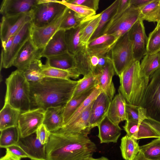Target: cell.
Wrapping results in <instances>:
<instances>
[{
	"instance_id": "23",
	"label": "cell",
	"mask_w": 160,
	"mask_h": 160,
	"mask_svg": "<svg viewBox=\"0 0 160 160\" xmlns=\"http://www.w3.org/2000/svg\"><path fill=\"white\" fill-rule=\"evenodd\" d=\"M126 103L124 98L119 92L112 100L107 117L114 124L119 125L121 122L127 120L126 112Z\"/></svg>"
},
{
	"instance_id": "33",
	"label": "cell",
	"mask_w": 160,
	"mask_h": 160,
	"mask_svg": "<svg viewBox=\"0 0 160 160\" xmlns=\"http://www.w3.org/2000/svg\"><path fill=\"white\" fill-rule=\"evenodd\" d=\"M82 22L75 28L65 31V36L68 51L75 55L81 46L79 44L80 31Z\"/></svg>"
},
{
	"instance_id": "13",
	"label": "cell",
	"mask_w": 160,
	"mask_h": 160,
	"mask_svg": "<svg viewBox=\"0 0 160 160\" xmlns=\"http://www.w3.org/2000/svg\"><path fill=\"white\" fill-rule=\"evenodd\" d=\"M45 111L42 108H36L21 113L18 125L21 138L36 132L38 127L43 123Z\"/></svg>"
},
{
	"instance_id": "39",
	"label": "cell",
	"mask_w": 160,
	"mask_h": 160,
	"mask_svg": "<svg viewBox=\"0 0 160 160\" xmlns=\"http://www.w3.org/2000/svg\"><path fill=\"white\" fill-rule=\"evenodd\" d=\"M78 81V84L72 98L77 97L89 89L98 85L97 75L94 73H91L84 76Z\"/></svg>"
},
{
	"instance_id": "41",
	"label": "cell",
	"mask_w": 160,
	"mask_h": 160,
	"mask_svg": "<svg viewBox=\"0 0 160 160\" xmlns=\"http://www.w3.org/2000/svg\"><path fill=\"white\" fill-rule=\"evenodd\" d=\"M140 151L146 158L160 160V138H157L149 143L140 146Z\"/></svg>"
},
{
	"instance_id": "20",
	"label": "cell",
	"mask_w": 160,
	"mask_h": 160,
	"mask_svg": "<svg viewBox=\"0 0 160 160\" xmlns=\"http://www.w3.org/2000/svg\"><path fill=\"white\" fill-rule=\"evenodd\" d=\"M115 73L112 60L97 72L98 85L102 92L105 93L112 100L115 93V88L112 81Z\"/></svg>"
},
{
	"instance_id": "46",
	"label": "cell",
	"mask_w": 160,
	"mask_h": 160,
	"mask_svg": "<svg viewBox=\"0 0 160 160\" xmlns=\"http://www.w3.org/2000/svg\"><path fill=\"white\" fill-rule=\"evenodd\" d=\"M130 1L131 0H119V3L117 8L110 21L106 25L104 29L110 26L131 6Z\"/></svg>"
},
{
	"instance_id": "9",
	"label": "cell",
	"mask_w": 160,
	"mask_h": 160,
	"mask_svg": "<svg viewBox=\"0 0 160 160\" xmlns=\"http://www.w3.org/2000/svg\"><path fill=\"white\" fill-rule=\"evenodd\" d=\"M140 18L139 9L131 5L117 20L108 27L104 29L102 35H111L118 40L129 31Z\"/></svg>"
},
{
	"instance_id": "30",
	"label": "cell",
	"mask_w": 160,
	"mask_h": 160,
	"mask_svg": "<svg viewBox=\"0 0 160 160\" xmlns=\"http://www.w3.org/2000/svg\"><path fill=\"white\" fill-rule=\"evenodd\" d=\"M139 9L141 19L160 23V0H151Z\"/></svg>"
},
{
	"instance_id": "31",
	"label": "cell",
	"mask_w": 160,
	"mask_h": 160,
	"mask_svg": "<svg viewBox=\"0 0 160 160\" xmlns=\"http://www.w3.org/2000/svg\"><path fill=\"white\" fill-rule=\"evenodd\" d=\"M97 85L89 89L77 97L72 98L64 106L63 113V126L82 102L94 91Z\"/></svg>"
},
{
	"instance_id": "11",
	"label": "cell",
	"mask_w": 160,
	"mask_h": 160,
	"mask_svg": "<svg viewBox=\"0 0 160 160\" xmlns=\"http://www.w3.org/2000/svg\"><path fill=\"white\" fill-rule=\"evenodd\" d=\"M32 24L31 21L26 24L15 35L10 48L7 51H2L1 68H8L12 66L18 54L31 36Z\"/></svg>"
},
{
	"instance_id": "25",
	"label": "cell",
	"mask_w": 160,
	"mask_h": 160,
	"mask_svg": "<svg viewBox=\"0 0 160 160\" xmlns=\"http://www.w3.org/2000/svg\"><path fill=\"white\" fill-rule=\"evenodd\" d=\"M64 106L50 107L45 110L43 124L51 132H56L63 127Z\"/></svg>"
},
{
	"instance_id": "10",
	"label": "cell",
	"mask_w": 160,
	"mask_h": 160,
	"mask_svg": "<svg viewBox=\"0 0 160 160\" xmlns=\"http://www.w3.org/2000/svg\"><path fill=\"white\" fill-rule=\"evenodd\" d=\"M68 8L52 21L43 27L38 28L32 26L30 38L35 46L39 49H43L54 34L59 29L61 23L66 16Z\"/></svg>"
},
{
	"instance_id": "8",
	"label": "cell",
	"mask_w": 160,
	"mask_h": 160,
	"mask_svg": "<svg viewBox=\"0 0 160 160\" xmlns=\"http://www.w3.org/2000/svg\"><path fill=\"white\" fill-rule=\"evenodd\" d=\"M123 128L127 135L137 140L160 138V122L149 117L140 122L127 120Z\"/></svg>"
},
{
	"instance_id": "54",
	"label": "cell",
	"mask_w": 160,
	"mask_h": 160,
	"mask_svg": "<svg viewBox=\"0 0 160 160\" xmlns=\"http://www.w3.org/2000/svg\"><path fill=\"white\" fill-rule=\"evenodd\" d=\"M98 160H109L107 158L102 156L98 158Z\"/></svg>"
},
{
	"instance_id": "55",
	"label": "cell",
	"mask_w": 160,
	"mask_h": 160,
	"mask_svg": "<svg viewBox=\"0 0 160 160\" xmlns=\"http://www.w3.org/2000/svg\"><path fill=\"white\" fill-rule=\"evenodd\" d=\"M159 52V53H160V52Z\"/></svg>"
},
{
	"instance_id": "24",
	"label": "cell",
	"mask_w": 160,
	"mask_h": 160,
	"mask_svg": "<svg viewBox=\"0 0 160 160\" xmlns=\"http://www.w3.org/2000/svg\"><path fill=\"white\" fill-rule=\"evenodd\" d=\"M74 56L76 68L81 75L84 76L91 73H95L92 54L87 46H81Z\"/></svg>"
},
{
	"instance_id": "27",
	"label": "cell",
	"mask_w": 160,
	"mask_h": 160,
	"mask_svg": "<svg viewBox=\"0 0 160 160\" xmlns=\"http://www.w3.org/2000/svg\"><path fill=\"white\" fill-rule=\"evenodd\" d=\"M46 58L45 64L49 66L78 72L75 68L74 55L69 52Z\"/></svg>"
},
{
	"instance_id": "22",
	"label": "cell",
	"mask_w": 160,
	"mask_h": 160,
	"mask_svg": "<svg viewBox=\"0 0 160 160\" xmlns=\"http://www.w3.org/2000/svg\"><path fill=\"white\" fill-rule=\"evenodd\" d=\"M97 127L101 143L117 142L122 130L119 125L113 123L107 116Z\"/></svg>"
},
{
	"instance_id": "5",
	"label": "cell",
	"mask_w": 160,
	"mask_h": 160,
	"mask_svg": "<svg viewBox=\"0 0 160 160\" xmlns=\"http://www.w3.org/2000/svg\"><path fill=\"white\" fill-rule=\"evenodd\" d=\"M110 52L115 73L119 76L135 60L132 43L128 32L118 39Z\"/></svg>"
},
{
	"instance_id": "35",
	"label": "cell",
	"mask_w": 160,
	"mask_h": 160,
	"mask_svg": "<svg viewBox=\"0 0 160 160\" xmlns=\"http://www.w3.org/2000/svg\"><path fill=\"white\" fill-rule=\"evenodd\" d=\"M42 73L45 77L62 79H76L81 75L77 72L64 70L43 64Z\"/></svg>"
},
{
	"instance_id": "45",
	"label": "cell",
	"mask_w": 160,
	"mask_h": 160,
	"mask_svg": "<svg viewBox=\"0 0 160 160\" xmlns=\"http://www.w3.org/2000/svg\"><path fill=\"white\" fill-rule=\"evenodd\" d=\"M83 21L75 12L69 8L67 14L62 22L59 30L65 31L75 28Z\"/></svg>"
},
{
	"instance_id": "17",
	"label": "cell",
	"mask_w": 160,
	"mask_h": 160,
	"mask_svg": "<svg viewBox=\"0 0 160 160\" xmlns=\"http://www.w3.org/2000/svg\"><path fill=\"white\" fill-rule=\"evenodd\" d=\"M39 0H3L0 12L2 16L8 17L28 13L32 11Z\"/></svg>"
},
{
	"instance_id": "40",
	"label": "cell",
	"mask_w": 160,
	"mask_h": 160,
	"mask_svg": "<svg viewBox=\"0 0 160 160\" xmlns=\"http://www.w3.org/2000/svg\"><path fill=\"white\" fill-rule=\"evenodd\" d=\"M160 51V23H157L155 29L148 38L146 47V54H153Z\"/></svg>"
},
{
	"instance_id": "53",
	"label": "cell",
	"mask_w": 160,
	"mask_h": 160,
	"mask_svg": "<svg viewBox=\"0 0 160 160\" xmlns=\"http://www.w3.org/2000/svg\"><path fill=\"white\" fill-rule=\"evenodd\" d=\"M82 160H98V158H94L92 157L86 158Z\"/></svg>"
},
{
	"instance_id": "37",
	"label": "cell",
	"mask_w": 160,
	"mask_h": 160,
	"mask_svg": "<svg viewBox=\"0 0 160 160\" xmlns=\"http://www.w3.org/2000/svg\"><path fill=\"white\" fill-rule=\"evenodd\" d=\"M118 40L112 35L103 34L90 40L87 47L91 49H111Z\"/></svg>"
},
{
	"instance_id": "21",
	"label": "cell",
	"mask_w": 160,
	"mask_h": 160,
	"mask_svg": "<svg viewBox=\"0 0 160 160\" xmlns=\"http://www.w3.org/2000/svg\"><path fill=\"white\" fill-rule=\"evenodd\" d=\"M65 31L58 30L43 49L41 57L46 58L65 53L68 51L66 43Z\"/></svg>"
},
{
	"instance_id": "14",
	"label": "cell",
	"mask_w": 160,
	"mask_h": 160,
	"mask_svg": "<svg viewBox=\"0 0 160 160\" xmlns=\"http://www.w3.org/2000/svg\"><path fill=\"white\" fill-rule=\"evenodd\" d=\"M133 45L135 60L139 61L146 53L148 37L146 34L143 21L140 19L128 32Z\"/></svg>"
},
{
	"instance_id": "7",
	"label": "cell",
	"mask_w": 160,
	"mask_h": 160,
	"mask_svg": "<svg viewBox=\"0 0 160 160\" xmlns=\"http://www.w3.org/2000/svg\"><path fill=\"white\" fill-rule=\"evenodd\" d=\"M58 1L39 0L32 10L31 22L33 26L40 28L52 21L67 8Z\"/></svg>"
},
{
	"instance_id": "52",
	"label": "cell",
	"mask_w": 160,
	"mask_h": 160,
	"mask_svg": "<svg viewBox=\"0 0 160 160\" xmlns=\"http://www.w3.org/2000/svg\"><path fill=\"white\" fill-rule=\"evenodd\" d=\"M134 160H158L150 159L146 157L142 152H140L137 155Z\"/></svg>"
},
{
	"instance_id": "47",
	"label": "cell",
	"mask_w": 160,
	"mask_h": 160,
	"mask_svg": "<svg viewBox=\"0 0 160 160\" xmlns=\"http://www.w3.org/2000/svg\"><path fill=\"white\" fill-rule=\"evenodd\" d=\"M36 138L43 145H45L49 141L51 132L43 123L37 129L35 132Z\"/></svg>"
},
{
	"instance_id": "26",
	"label": "cell",
	"mask_w": 160,
	"mask_h": 160,
	"mask_svg": "<svg viewBox=\"0 0 160 160\" xmlns=\"http://www.w3.org/2000/svg\"><path fill=\"white\" fill-rule=\"evenodd\" d=\"M101 18L100 13L82 21L80 34V46L88 45L98 26Z\"/></svg>"
},
{
	"instance_id": "2",
	"label": "cell",
	"mask_w": 160,
	"mask_h": 160,
	"mask_svg": "<svg viewBox=\"0 0 160 160\" xmlns=\"http://www.w3.org/2000/svg\"><path fill=\"white\" fill-rule=\"evenodd\" d=\"M47 160H82L92 157L97 149L88 135L51 132L45 145Z\"/></svg>"
},
{
	"instance_id": "36",
	"label": "cell",
	"mask_w": 160,
	"mask_h": 160,
	"mask_svg": "<svg viewBox=\"0 0 160 160\" xmlns=\"http://www.w3.org/2000/svg\"><path fill=\"white\" fill-rule=\"evenodd\" d=\"M119 2V0H115L109 7L100 12L101 18L98 26L90 40L102 35L104 28L110 21L117 8Z\"/></svg>"
},
{
	"instance_id": "1",
	"label": "cell",
	"mask_w": 160,
	"mask_h": 160,
	"mask_svg": "<svg viewBox=\"0 0 160 160\" xmlns=\"http://www.w3.org/2000/svg\"><path fill=\"white\" fill-rule=\"evenodd\" d=\"M78 81L45 77L30 82L31 109L64 106L71 99Z\"/></svg>"
},
{
	"instance_id": "51",
	"label": "cell",
	"mask_w": 160,
	"mask_h": 160,
	"mask_svg": "<svg viewBox=\"0 0 160 160\" xmlns=\"http://www.w3.org/2000/svg\"><path fill=\"white\" fill-rule=\"evenodd\" d=\"M0 160H21V159L15 157L8 151L6 150L5 155L1 158Z\"/></svg>"
},
{
	"instance_id": "28",
	"label": "cell",
	"mask_w": 160,
	"mask_h": 160,
	"mask_svg": "<svg viewBox=\"0 0 160 160\" xmlns=\"http://www.w3.org/2000/svg\"><path fill=\"white\" fill-rule=\"evenodd\" d=\"M21 112L8 103H4L0 112V130L17 127Z\"/></svg>"
},
{
	"instance_id": "32",
	"label": "cell",
	"mask_w": 160,
	"mask_h": 160,
	"mask_svg": "<svg viewBox=\"0 0 160 160\" xmlns=\"http://www.w3.org/2000/svg\"><path fill=\"white\" fill-rule=\"evenodd\" d=\"M160 68V54L159 52L153 54H146L140 63L141 72L149 78Z\"/></svg>"
},
{
	"instance_id": "6",
	"label": "cell",
	"mask_w": 160,
	"mask_h": 160,
	"mask_svg": "<svg viewBox=\"0 0 160 160\" xmlns=\"http://www.w3.org/2000/svg\"><path fill=\"white\" fill-rule=\"evenodd\" d=\"M140 106L146 109L148 117L160 122V68L150 77Z\"/></svg>"
},
{
	"instance_id": "4",
	"label": "cell",
	"mask_w": 160,
	"mask_h": 160,
	"mask_svg": "<svg viewBox=\"0 0 160 160\" xmlns=\"http://www.w3.org/2000/svg\"><path fill=\"white\" fill-rule=\"evenodd\" d=\"M6 91L4 103L21 113L31 109L29 83L22 71L17 69L6 79Z\"/></svg>"
},
{
	"instance_id": "34",
	"label": "cell",
	"mask_w": 160,
	"mask_h": 160,
	"mask_svg": "<svg viewBox=\"0 0 160 160\" xmlns=\"http://www.w3.org/2000/svg\"><path fill=\"white\" fill-rule=\"evenodd\" d=\"M0 131V147L1 148H6L18 143L20 137L18 126L8 128Z\"/></svg>"
},
{
	"instance_id": "38",
	"label": "cell",
	"mask_w": 160,
	"mask_h": 160,
	"mask_svg": "<svg viewBox=\"0 0 160 160\" xmlns=\"http://www.w3.org/2000/svg\"><path fill=\"white\" fill-rule=\"evenodd\" d=\"M43 66L40 59L37 60L23 72L25 78L28 82H38L45 78L42 72Z\"/></svg>"
},
{
	"instance_id": "48",
	"label": "cell",
	"mask_w": 160,
	"mask_h": 160,
	"mask_svg": "<svg viewBox=\"0 0 160 160\" xmlns=\"http://www.w3.org/2000/svg\"><path fill=\"white\" fill-rule=\"evenodd\" d=\"M68 2L80 5L92 9L96 11L98 9L99 0H68Z\"/></svg>"
},
{
	"instance_id": "43",
	"label": "cell",
	"mask_w": 160,
	"mask_h": 160,
	"mask_svg": "<svg viewBox=\"0 0 160 160\" xmlns=\"http://www.w3.org/2000/svg\"><path fill=\"white\" fill-rule=\"evenodd\" d=\"M102 92L100 87L97 85L94 91L82 102L65 124L70 123L75 120L91 104Z\"/></svg>"
},
{
	"instance_id": "49",
	"label": "cell",
	"mask_w": 160,
	"mask_h": 160,
	"mask_svg": "<svg viewBox=\"0 0 160 160\" xmlns=\"http://www.w3.org/2000/svg\"><path fill=\"white\" fill-rule=\"evenodd\" d=\"M6 149L14 156L19 159H21L22 158H28V156L27 153L18 144L11 146Z\"/></svg>"
},
{
	"instance_id": "15",
	"label": "cell",
	"mask_w": 160,
	"mask_h": 160,
	"mask_svg": "<svg viewBox=\"0 0 160 160\" xmlns=\"http://www.w3.org/2000/svg\"><path fill=\"white\" fill-rule=\"evenodd\" d=\"M42 49H38L30 38L18 54L12 66L16 67L17 69L23 72L32 62L40 59Z\"/></svg>"
},
{
	"instance_id": "29",
	"label": "cell",
	"mask_w": 160,
	"mask_h": 160,
	"mask_svg": "<svg viewBox=\"0 0 160 160\" xmlns=\"http://www.w3.org/2000/svg\"><path fill=\"white\" fill-rule=\"evenodd\" d=\"M120 147L122 157L125 160H134L140 152L137 140L127 134L121 138Z\"/></svg>"
},
{
	"instance_id": "18",
	"label": "cell",
	"mask_w": 160,
	"mask_h": 160,
	"mask_svg": "<svg viewBox=\"0 0 160 160\" xmlns=\"http://www.w3.org/2000/svg\"><path fill=\"white\" fill-rule=\"evenodd\" d=\"M111 101L107 95L102 92L93 101L89 120V128L91 130L97 127L107 116Z\"/></svg>"
},
{
	"instance_id": "16",
	"label": "cell",
	"mask_w": 160,
	"mask_h": 160,
	"mask_svg": "<svg viewBox=\"0 0 160 160\" xmlns=\"http://www.w3.org/2000/svg\"><path fill=\"white\" fill-rule=\"evenodd\" d=\"M93 102L75 120L65 124L59 130L52 132L61 134L81 133L88 135L91 131L89 128V120Z\"/></svg>"
},
{
	"instance_id": "12",
	"label": "cell",
	"mask_w": 160,
	"mask_h": 160,
	"mask_svg": "<svg viewBox=\"0 0 160 160\" xmlns=\"http://www.w3.org/2000/svg\"><path fill=\"white\" fill-rule=\"evenodd\" d=\"M32 17V10L17 15L2 17L0 23V38L2 48L10 38L17 34L26 24L31 21Z\"/></svg>"
},
{
	"instance_id": "19",
	"label": "cell",
	"mask_w": 160,
	"mask_h": 160,
	"mask_svg": "<svg viewBox=\"0 0 160 160\" xmlns=\"http://www.w3.org/2000/svg\"><path fill=\"white\" fill-rule=\"evenodd\" d=\"M25 152L32 160H47L45 145L37 138L35 133L20 138L17 144Z\"/></svg>"
},
{
	"instance_id": "3",
	"label": "cell",
	"mask_w": 160,
	"mask_h": 160,
	"mask_svg": "<svg viewBox=\"0 0 160 160\" xmlns=\"http://www.w3.org/2000/svg\"><path fill=\"white\" fill-rule=\"evenodd\" d=\"M118 91L127 103L140 106L148 84L149 78L141 72L139 61L134 60L118 76Z\"/></svg>"
},
{
	"instance_id": "44",
	"label": "cell",
	"mask_w": 160,
	"mask_h": 160,
	"mask_svg": "<svg viewBox=\"0 0 160 160\" xmlns=\"http://www.w3.org/2000/svg\"><path fill=\"white\" fill-rule=\"evenodd\" d=\"M58 2L75 12L83 20L96 15V11L87 7L68 2L66 0Z\"/></svg>"
},
{
	"instance_id": "42",
	"label": "cell",
	"mask_w": 160,
	"mask_h": 160,
	"mask_svg": "<svg viewBox=\"0 0 160 160\" xmlns=\"http://www.w3.org/2000/svg\"><path fill=\"white\" fill-rule=\"evenodd\" d=\"M126 112L127 120L140 122L148 118L146 109L140 106L127 103Z\"/></svg>"
},
{
	"instance_id": "50",
	"label": "cell",
	"mask_w": 160,
	"mask_h": 160,
	"mask_svg": "<svg viewBox=\"0 0 160 160\" xmlns=\"http://www.w3.org/2000/svg\"><path fill=\"white\" fill-rule=\"evenodd\" d=\"M151 0H131V6H133L139 9L149 2Z\"/></svg>"
}]
</instances>
